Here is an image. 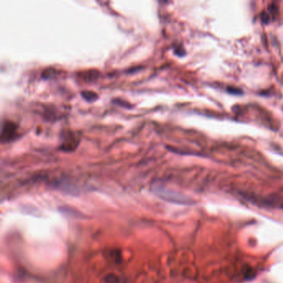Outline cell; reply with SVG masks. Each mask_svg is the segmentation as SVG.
<instances>
[{"label": "cell", "mask_w": 283, "mask_h": 283, "mask_svg": "<svg viewBox=\"0 0 283 283\" xmlns=\"http://www.w3.org/2000/svg\"><path fill=\"white\" fill-rule=\"evenodd\" d=\"M18 136V125L10 120H4L1 127V141L8 143L15 140Z\"/></svg>", "instance_id": "obj_1"}, {"label": "cell", "mask_w": 283, "mask_h": 283, "mask_svg": "<svg viewBox=\"0 0 283 283\" xmlns=\"http://www.w3.org/2000/svg\"><path fill=\"white\" fill-rule=\"evenodd\" d=\"M158 194H159L161 198H164L165 200L168 201L174 202V203H177V204H193V201L192 199H188V197L184 195L180 194V193H175V192H171V191L163 190V189H158Z\"/></svg>", "instance_id": "obj_2"}, {"label": "cell", "mask_w": 283, "mask_h": 283, "mask_svg": "<svg viewBox=\"0 0 283 283\" xmlns=\"http://www.w3.org/2000/svg\"><path fill=\"white\" fill-rule=\"evenodd\" d=\"M78 145V140L73 133H67L61 146V150L64 151H72Z\"/></svg>", "instance_id": "obj_3"}, {"label": "cell", "mask_w": 283, "mask_h": 283, "mask_svg": "<svg viewBox=\"0 0 283 283\" xmlns=\"http://www.w3.org/2000/svg\"><path fill=\"white\" fill-rule=\"evenodd\" d=\"M82 97L84 98L85 100L87 101H95V100H96V99L98 98V95H96L95 92H93V91H82Z\"/></svg>", "instance_id": "obj_4"}, {"label": "cell", "mask_w": 283, "mask_h": 283, "mask_svg": "<svg viewBox=\"0 0 283 283\" xmlns=\"http://www.w3.org/2000/svg\"><path fill=\"white\" fill-rule=\"evenodd\" d=\"M55 72H56V71L54 70V69H53V68L47 69L45 72H43V74H42V77H43V78H45V79L52 78L53 77H54Z\"/></svg>", "instance_id": "obj_5"}, {"label": "cell", "mask_w": 283, "mask_h": 283, "mask_svg": "<svg viewBox=\"0 0 283 283\" xmlns=\"http://www.w3.org/2000/svg\"><path fill=\"white\" fill-rule=\"evenodd\" d=\"M227 91L230 93V94H233V95H241V94H243V91L241 89H239V88L228 87L227 89Z\"/></svg>", "instance_id": "obj_6"}, {"label": "cell", "mask_w": 283, "mask_h": 283, "mask_svg": "<svg viewBox=\"0 0 283 283\" xmlns=\"http://www.w3.org/2000/svg\"><path fill=\"white\" fill-rule=\"evenodd\" d=\"M261 19H262V23L265 24L268 23H269V20H270L269 15H268L267 13H265V12L262 13V14H261Z\"/></svg>", "instance_id": "obj_7"}, {"label": "cell", "mask_w": 283, "mask_h": 283, "mask_svg": "<svg viewBox=\"0 0 283 283\" xmlns=\"http://www.w3.org/2000/svg\"><path fill=\"white\" fill-rule=\"evenodd\" d=\"M175 53H176L177 55L180 56V57H182L183 55H184L185 52H184V50L183 48H178L177 49H175Z\"/></svg>", "instance_id": "obj_8"}, {"label": "cell", "mask_w": 283, "mask_h": 283, "mask_svg": "<svg viewBox=\"0 0 283 283\" xmlns=\"http://www.w3.org/2000/svg\"><path fill=\"white\" fill-rule=\"evenodd\" d=\"M115 102H116V103H117V104H119V105H120V106H122V105H123V107H126V108H130V107H129V106H130V105H129V104L127 103V102H123V101H122L121 100H120V101H115Z\"/></svg>", "instance_id": "obj_9"}]
</instances>
